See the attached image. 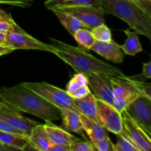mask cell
<instances>
[{
	"label": "cell",
	"instance_id": "cell-1",
	"mask_svg": "<svg viewBox=\"0 0 151 151\" xmlns=\"http://www.w3.org/2000/svg\"><path fill=\"white\" fill-rule=\"evenodd\" d=\"M0 103L19 111L31 114L45 122H53L60 118L58 108L49 103L23 83L12 87H1Z\"/></svg>",
	"mask_w": 151,
	"mask_h": 151
},
{
	"label": "cell",
	"instance_id": "cell-2",
	"mask_svg": "<svg viewBox=\"0 0 151 151\" xmlns=\"http://www.w3.org/2000/svg\"><path fill=\"white\" fill-rule=\"evenodd\" d=\"M54 53L63 61L72 66L78 73L105 74L110 76L124 75L122 70L100 60L87 52L82 47H75L55 38H50Z\"/></svg>",
	"mask_w": 151,
	"mask_h": 151
},
{
	"label": "cell",
	"instance_id": "cell-3",
	"mask_svg": "<svg viewBox=\"0 0 151 151\" xmlns=\"http://www.w3.org/2000/svg\"><path fill=\"white\" fill-rule=\"evenodd\" d=\"M100 4L106 14L119 18L137 33L151 39V16L134 0H100Z\"/></svg>",
	"mask_w": 151,
	"mask_h": 151
},
{
	"label": "cell",
	"instance_id": "cell-4",
	"mask_svg": "<svg viewBox=\"0 0 151 151\" xmlns=\"http://www.w3.org/2000/svg\"><path fill=\"white\" fill-rule=\"evenodd\" d=\"M22 83L59 109H69L80 114L79 111L74 103V98L65 90L45 82H25Z\"/></svg>",
	"mask_w": 151,
	"mask_h": 151
},
{
	"label": "cell",
	"instance_id": "cell-5",
	"mask_svg": "<svg viewBox=\"0 0 151 151\" xmlns=\"http://www.w3.org/2000/svg\"><path fill=\"white\" fill-rule=\"evenodd\" d=\"M113 88V106L121 114L130 103L142 95L139 90L136 80L125 76H110Z\"/></svg>",
	"mask_w": 151,
	"mask_h": 151
},
{
	"label": "cell",
	"instance_id": "cell-6",
	"mask_svg": "<svg viewBox=\"0 0 151 151\" xmlns=\"http://www.w3.org/2000/svg\"><path fill=\"white\" fill-rule=\"evenodd\" d=\"M6 45L13 47L14 50H36L54 53V49L50 44H44L33 38L22 29L16 22L10 31L6 32Z\"/></svg>",
	"mask_w": 151,
	"mask_h": 151
},
{
	"label": "cell",
	"instance_id": "cell-7",
	"mask_svg": "<svg viewBox=\"0 0 151 151\" xmlns=\"http://www.w3.org/2000/svg\"><path fill=\"white\" fill-rule=\"evenodd\" d=\"M97 111L99 123L115 135L123 128L122 115L112 105L97 99Z\"/></svg>",
	"mask_w": 151,
	"mask_h": 151
},
{
	"label": "cell",
	"instance_id": "cell-8",
	"mask_svg": "<svg viewBox=\"0 0 151 151\" xmlns=\"http://www.w3.org/2000/svg\"><path fill=\"white\" fill-rule=\"evenodd\" d=\"M124 111L151 134V98L140 95L130 103Z\"/></svg>",
	"mask_w": 151,
	"mask_h": 151
},
{
	"label": "cell",
	"instance_id": "cell-9",
	"mask_svg": "<svg viewBox=\"0 0 151 151\" xmlns=\"http://www.w3.org/2000/svg\"><path fill=\"white\" fill-rule=\"evenodd\" d=\"M123 127L139 151L151 150V134L139 125L125 111L122 113Z\"/></svg>",
	"mask_w": 151,
	"mask_h": 151
},
{
	"label": "cell",
	"instance_id": "cell-10",
	"mask_svg": "<svg viewBox=\"0 0 151 151\" xmlns=\"http://www.w3.org/2000/svg\"><path fill=\"white\" fill-rule=\"evenodd\" d=\"M86 76L88 87L96 99L103 100L113 106V88L110 75L92 73Z\"/></svg>",
	"mask_w": 151,
	"mask_h": 151
},
{
	"label": "cell",
	"instance_id": "cell-11",
	"mask_svg": "<svg viewBox=\"0 0 151 151\" xmlns=\"http://www.w3.org/2000/svg\"><path fill=\"white\" fill-rule=\"evenodd\" d=\"M70 13L81 21L87 29H93L105 23V13L102 8L94 7H75L59 9Z\"/></svg>",
	"mask_w": 151,
	"mask_h": 151
},
{
	"label": "cell",
	"instance_id": "cell-12",
	"mask_svg": "<svg viewBox=\"0 0 151 151\" xmlns=\"http://www.w3.org/2000/svg\"><path fill=\"white\" fill-rule=\"evenodd\" d=\"M0 119L24 131L27 136L30 134L32 128L38 125L35 121L21 114L19 111L2 103L0 106Z\"/></svg>",
	"mask_w": 151,
	"mask_h": 151
},
{
	"label": "cell",
	"instance_id": "cell-13",
	"mask_svg": "<svg viewBox=\"0 0 151 151\" xmlns=\"http://www.w3.org/2000/svg\"><path fill=\"white\" fill-rule=\"evenodd\" d=\"M90 50L114 63H120L123 61L124 55L120 45L112 39L109 41H95Z\"/></svg>",
	"mask_w": 151,
	"mask_h": 151
},
{
	"label": "cell",
	"instance_id": "cell-14",
	"mask_svg": "<svg viewBox=\"0 0 151 151\" xmlns=\"http://www.w3.org/2000/svg\"><path fill=\"white\" fill-rule=\"evenodd\" d=\"M44 127L49 139L52 143L70 146L75 141L79 140V139L69 134V131L56 126L50 121H47Z\"/></svg>",
	"mask_w": 151,
	"mask_h": 151
},
{
	"label": "cell",
	"instance_id": "cell-15",
	"mask_svg": "<svg viewBox=\"0 0 151 151\" xmlns=\"http://www.w3.org/2000/svg\"><path fill=\"white\" fill-rule=\"evenodd\" d=\"M44 6L52 11L75 7H94L102 8L100 0H47L44 2Z\"/></svg>",
	"mask_w": 151,
	"mask_h": 151
},
{
	"label": "cell",
	"instance_id": "cell-16",
	"mask_svg": "<svg viewBox=\"0 0 151 151\" xmlns=\"http://www.w3.org/2000/svg\"><path fill=\"white\" fill-rule=\"evenodd\" d=\"M80 119L82 123L83 131L86 133L91 142L94 145L100 140L108 137L106 129L103 128L100 124L84 116L82 114H80Z\"/></svg>",
	"mask_w": 151,
	"mask_h": 151
},
{
	"label": "cell",
	"instance_id": "cell-17",
	"mask_svg": "<svg viewBox=\"0 0 151 151\" xmlns=\"http://www.w3.org/2000/svg\"><path fill=\"white\" fill-rule=\"evenodd\" d=\"M62 125L64 129L69 132L76 133L85 138L84 131L80 119V114L66 109H60Z\"/></svg>",
	"mask_w": 151,
	"mask_h": 151
},
{
	"label": "cell",
	"instance_id": "cell-18",
	"mask_svg": "<svg viewBox=\"0 0 151 151\" xmlns=\"http://www.w3.org/2000/svg\"><path fill=\"white\" fill-rule=\"evenodd\" d=\"M74 103L80 114L99 123L97 111V99L91 92L81 99H74ZM100 124V123H99Z\"/></svg>",
	"mask_w": 151,
	"mask_h": 151
},
{
	"label": "cell",
	"instance_id": "cell-19",
	"mask_svg": "<svg viewBox=\"0 0 151 151\" xmlns=\"http://www.w3.org/2000/svg\"><path fill=\"white\" fill-rule=\"evenodd\" d=\"M28 139L29 143L38 150L48 151L50 141L47 137L44 125L38 124L34 127L31 131L30 134L28 136Z\"/></svg>",
	"mask_w": 151,
	"mask_h": 151
},
{
	"label": "cell",
	"instance_id": "cell-20",
	"mask_svg": "<svg viewBox=\"0 0 151 151\" xmlns=\"http://www.w3.org/2000/svg\"><path fill=\"white\" fill-rule=\"evenodd\" d=\"M55 13L58 18L59 21L62 24L63 27L66 29V30L73 36L75 32L81 28H86V27L81 22L78 20L77 18L71 15L70 13L64 11L63 10H54Z\"/></svg>",
	"mask_w": 151,
	"mask_h": 151
},
{
	"label": "cell",
	"instance_id": "cell-21",
	"mask_svg": "<svg viewBox=\"0 0 151 151\" xmlns=\"http://www.w3.org/2000/svg\"><path fill=\"white\" fill-rule=\"evenodd\" d=\"M124 32L126 35L127 39L123 45L120 46L121 50L126 55L132 56L142 51V47L137 32H131L129 29H125Z\"/></svg>",
	"mask_w": 151,
	"mask_h": 151
},
{
	"label": "cell",
	"instance_id": "cell-22",
	"mask_svg": "<svg viewBox=\"0 0 151 151\" xmlns=\"http://www.w3.org/2000/svg\"><path fill=\"white\" fill-rule=\"evenodd\" d=\"M0 142L19 150H24L25 146L29 143L27 137L3 131H0Z\"/></svg>",
	"mask_w": 151,
	"mask_h": 151
},
{
	"label": "cell",
	"instance_id": "cell-23",
	"mask_svg": "<svg viewBox=\"0 0 151 151\" xmlns=\"http://www.w3.org/2000/svg\"><path fill=\"white\" fill-rule=\"evenodd\" d=\"M117 142L114 145V151H139L127 134L125 129L122 128L119 134H116Z\"/></svg>",
	"mask_w": 151,
	"mask_h": 151
},
{
	"label": "cell",
	"instance_id": "cell-24",
	"mask_svg": "<svg viewBox=\"0 0 151 151\" xmlns=\"http://www.w3.org/2000/svg\"><path fill=\"white\" fill-rule=\"evenodd\" d=\"M73 37L78 44L86 50H90L91 46L96 41L91 34V30L86 28H81L78 29Z\"/></svg>",
	"mask_w": 151,
	"mask_h": 151
},
{
	"label": "cell",
	"instance_id": "cell-25",
	"mask_svg": "<svg viewBox=\"0 0 151 151\" xmlns=\"http://www.w3.org/2000/svg\"><path fill=\"white\" fill-rule=\"evenodd\" d=\"M86 85H88V78L86 75L83 73H78L75 75L72 79L68 83L66 91L68 94H70L80 87Z\"/></svg>",
	"mask_w": 151,
	"mask_h": 151
},
{
	"label": "cell",
	"instance_id": "cell-26",
	"mask_svg": "<svg viewBox=\"0 0 151 151\" xmlns=\"http://www.w3.org/2000/svg\"><path fill=\"white\" fill-rule=\"evenodd\" d=\"M91 32L96 41H109L111 40V32L105 23L91 29Z\"/></svg>",
	"mask_w": 151,
	"mask_h": 151
},
{
	"label": "cell",
	"instance_id": "cell-27",
	"mask_svg": "<svg viewBox=\"0 0 151 151\" xmlns=\"http://www.w3.org/2000/svg\"><path fill=\"white\" fill-rule=\"evenodd\" d=\"M71 151H95V146L91 142L75 141L70 145Z\"/></svg>",
	"mask_w": 151,
	"mask_h": 151
},
{
	"label": "cell",
	"instance_id": "cell-28",
	"mask_svg": "<svg viewBox=\"0 0 151 151\" xmlns=\"http://www.w3.org/2000/svg\"><path fill=\"white\" fill-rule=\"evenodd\" d=\"M94 146L98 151H114V144H113L109 136L98 142Z\"/></svg>",
	"mask_w": 151,
	"mask_h": 151
},
{
	"label": "cell",
	"instance_id": "cell-29",
	"mask_svg": "<svg viewBox=\"0 0 151 151\" xmlns=\"http://www.w3.org/2000/svg\"><path fill=\"white\" fill-rule=\"evenodd\" d=\"M0 131H7V132L11 133V134H16V135H19L22 136V137H24L28 138V136L27 135L24 131L11 126V125H9L8 123H7V122H4V121L1 120V119H0Z\"/></svg>",
	"mask_w": 151,
	"mask_h": 151
},
{
	"label": "cell",
	"instance_id": "cell-30",
	"mask_svg": "<svg viewBox=\"0 0 151 151\" xmlns=\"http://www.w3.org/2000/svg\"><path fill=\"white\" fill-rule=\"evenodd\" d=\"M32 4L33 0H0V4H7L21 7H30Z\"/></svg>",
	"mask_w": 151,
	"mask_h": 151
},
{
	"label": "cell",
	"instance_id": "cell-31",
	"mask_svg": "<svg viewBox=\"0 0 151 151\" xmlns=\"http://www.w3.org/2000/svg\"><path fill=\"white\" fill-rule=\"evenodd\" d=\"M90 92H91V90H90L89 87H88V85H86L80 87L79 88L75 90L74 92L71 93L69 95L72 97H73L74 99H81L86 97Z\"/></svg>",
	"mask_w": 151,
	"mask_h": 151
},
{
	"label": "cell",
	"instance_id": "cell-32",
	"mask_svg": "<svg viewBox=\"0 0 151 151\" xmlns=\"http://www.w3.org/2000/svg\"><path fill=\"white\" fill-rule=\"evenodd\" d=\"M136 84L138 87L139 90L141 92L142 95L146 96V97L151 98V85L150 83L142 82V81H137L136 80Z\"/></svg>",
	"mask_w": 151,
	"mask_h": 151
},
{
	"label": "cell",
	"instance_id": "cell-33",
	"mask_svg": "<svg viewBox=\"0 0 151 151\" xmlns=\"http://www.w3.org/2000/svg\"><path fill=\"white\" fill-rule=\"evenodd\" d=\"M134 1L147 14L151 16V0H134Z\"/></svg>",
	"mask_w": 151,
	"mask_h": 151
},
{
	"label": "cell",
	"instance_id": "cell-34",
	"mask_svg": "<svg viewBox=\"0 0 151 151\" xmlns=\"http://www.w3.org/2000/svg\"><path fill=\"white\" fill-rule=\"evenodd\" d=\"M14 21H6V20H0V32H7L13 28Z\"/></svg>",
	"mask_w": 151,
	"mask_h": 151
},
{
	"label": "cell",
	"instance_id": "cell-35",
	"mask_svg": "<svg viewBox=\"0 0 151 151\" xmlns=\"http://www.w3.org/2000/svg\"><path fill=\"white\" fill-rule=\"evenodd\" d=\"M48 151H71V150L70 146L55 144V143H52L50 142Z\"/></svg>",
	"mask_w": 151,
	"mask_h": 151
},
{
	"label": "cell",
	"instance_id": "cell-36",
	"mask_svg": "<svg viewBox=\"0 0 151 151\" xmlns=\"http://www.w3.org/2000/svg\"><path fill=\"white\" fill-rule=\"evenodd\" d=\"M150 69H151V62L144 63H143L142 73V75L145 77V78H147V79H150V78H151Z\"/></svg>",
	"mask_w": 151,
	"mask_h": 151
},
{
	"label": "cell",
	"instance_id": "cell-37",
	"mask_svg": "<svg viewBox=\"0 0 151 151\" xmlns=\"http://www.w3.org/2000/svg\"><path fill=\"white\" fill-rule=\"evenodd\" d=\"M14 49L9 46L4 45V44H0V56L4 55L9 54L14 51Z\"/></svg>",
	"mask_w": 151,
	"mask_h": 151
},
{
	"label": "cell",
	"instance_id": "cell-38",
	"mask_svg": "<svg viewBox=\"0 0 151 151\" xmlns=\"http://www.w3.org/2000/svg\"><path fill=\"white\" fill-rule=\"evenodd\" d=\"M0 20L12 21L13 19H12L10 14H8V13H7L6 12H4V10H2L0 8Z\"/></svg>",
	"mask_w": 151,
	"mask_h": 151
},
{
	"label": "cell",
	"instance_id": "cell-39",
	"mask_svg": "<svg viewBox=\"0 0 151 151\" xmlns=\"http://www.w3.org/2000/svg\"><path fill=\"white\" fill-rule=\"evenodd\" d=\"M10 150H19L18 149L14 148L10 146L6 145L4 143L0 142V151H10Z\"/></svg>",
	"mask_w": 151,
	"mask_h": 151
},
{
	"label": "cell",
	"instance_id": "cell-40",
	"mask_svg": "<svg viewBox=\"0 0 151 151\" xmlns=\"http://www.w3.org/2000/svg\"><path fill=\"white\" fill-rule=\"evenodd\" d=\"M5 38H6V33L0 32V44H4V45H6Z\"/></svg>",
	"mask_w": 151,
	"mask_h": 151
},
{
	"label": "cell",
	"instance_id": "cell-41",
	"mask_svg": "<svg viewBox=\"0 0 151 151\" xmlns=\"http://www.w3.org/2000/svg\"><path fill=\"white\" fill-rule=\"evenodd\" d=\"M1 103H0V106H1Z\"/></svg>",
	"mask_w": 151,
	"mask_h": 151
}]
</instances>
